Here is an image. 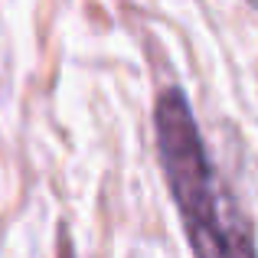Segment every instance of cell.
I'll use <instances>...</instances> for the list:
<instances>
[{
	"instance_id": "6da1fadb",
	"label": "cell",
	"mask_w": 258,
	"mask_h": 258,
	"mask_svg": "<svg viewBox=\"0 0 258 258\" xmlns=\"http://www.w3.org/2000/svg\"><path fill=\"white\" fill-rule=\"evenodd\" d=\"M157 151L180 219L186 226L189 245L200 255H235L255 252L252 229L239 216L235 203L222 193L216 170L209 164L206 144L200 138L196 118L180 88H167L154 111Z\"/></svg>"
},
{
	"instance_id": "7a4b0ae2",
	"label": "cell",
	"mask_w": 258,
	"mask_h": 258,
	"mask_svg": "<svg viewBox=\"0 0 258 258\" xmlns=\"http://www.w3.org/2000/svg\"><path fill=\"white\" fill-rule=\"evenodd\" d=\"M248 4H252V7H255V10H258V0H248Z\"/></svg>"
}]
</instances>
